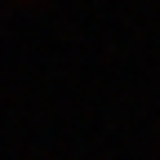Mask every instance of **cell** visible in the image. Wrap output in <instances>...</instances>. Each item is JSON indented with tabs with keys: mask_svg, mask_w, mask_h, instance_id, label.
Instances as JSON below:
<instances>
[{
	"mask_svg": "<svg viewBox=\"0 0 160 160\" xmlns=\"http://www.w3.org/2000/svg\"><path fill=\"white\" fill-rule=\"evenodd\" d=\"M22 5H36V0H22Z\"/></svg>",
	"mask_w": 160,
	"mask_h": 160,
	"instance_id": "6da1fadb",
	"label": "cell"
}]
</instances>
